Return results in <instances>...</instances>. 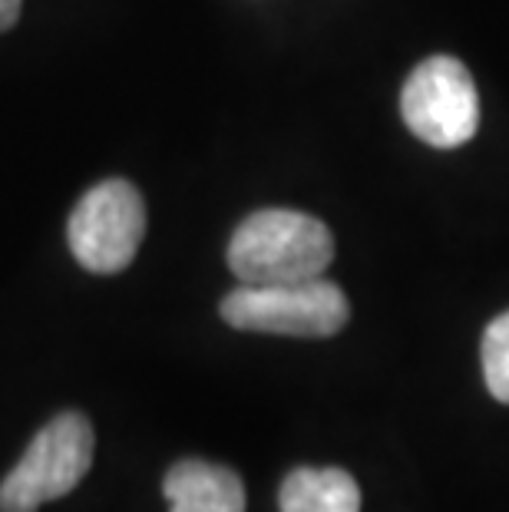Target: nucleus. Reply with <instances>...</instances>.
<instances>
[{"label":"nucleus","instance_id":"1","mask_svg":"<svg viewBox=\"0 0 509 512\" xmlns=\"http://www.w3.org/2000/svg\"><path fill=\"white\" fill-rule=\"evenodd\" d=\"M334 258L328 225L295 209H262L235 228L229 268L242 285H295L321 278Z\"/></svg>","mask_w":509,"mask_h":512},{"label":"nucleus","instance_id":"2","mask_svg":"<svg viewBox=\"0 0 509 512\" xmlns=\"http://www.w3.org/2000/svg\"><path fill=\"white\" fill-rule=\"evenodd\" d=\"M93 450L96 437L83 413L53 417L0 483V512H37L50 499L67 496L90 473Z\"/></svg>","mask_w":509,"mask_h":512},{"label":"nucleus","instance_id":"3","mask_svg":"<svg viewBox=\"0 0 509 512\" xmlns=\"http://www.w3.org/2000/svg\"><path fill=\"white\" fill-rule=\"evenodd\" d=\"M351 318V304L334 281L311 278L295 285H242L222 301V321L235 331L331 337Z\"/></svg>","mask_w":509,"mask_h":512},{"label":"nucleus","instance_id":"4","mask_svg":"<svg viewBox=\"0 0 509 512\" xmlns=\"http://www.w3.org/2000/svg\"><path fill=\"white\" fill-rule=\"evenodd\" d=\"M146 235V202L133 182L106 179L77 202L67 225L73 258L93 275L129 268Z\"/></svg>","mask_w":509,"mask_h":512},{"label":"nucleus","instance_id":"5","mask_svg":"<svg viewBox=\"0 0 509 512\" xmlns=\"http://www.w3.org/2000/svg\"><path fill=\"white\" fill-rule=\"evenodd\" d=\"M400 113L410 133L433 149L470 143L480 126V96L470 70L453 57L424 60L400 93Z\"/></svg>","mask_w":509,"mask_h":512},{"label":"nucleus","instance_id":"6","mask_svg":"<svg viewBox=\"0 0 509 512\" xmlns=\"http://www.w3.org/2000/svg\"><path fill=\"white\" fill-rule=\"evenodd\" d=\"M169 512H245V486L229 466L182 460L166 473Z\"/></svg>","mask_w":509,"mask_h":512},{"label":"nucleus","instance_id":"7","mask_svg":"<svg viewBox=\"0 0 509 512\" xmlns=\"http://www.w3.org/2000/svg\"><path fill=\"white\" fill-rule=\"evenodd\" d=\"M281 512H361V489L354 476L334 466H301L281 483Z\"/></svg>","mask_w":509,"mask_h":512},{"label":"nucleus","instance_id":"8","mask_svg":"<svg viewBox=\"0 0 509 512\" xmlns=\"http://www.w3.org/2000/svg\"><path fill=\"white\" fill-rule=\"evenodd\" d=\"M483 377L490 394L509 403V311L490 321L483 334Z\"/></svg>","mask_w":509,"mask_h":512},{"label":"nucleus","instance_id":"9","mask_svg":"<svg viewBox=\"0 0 509 512\" xmlns=\"http://www.w3.org/2000/svg\"><path fill=\"white\" fill-rule=\"evenodd\" d=\"M20 17V0H0V34L10 30Z\"/></svg>","mask_w":509,"mask_h":512}]
</instances>
